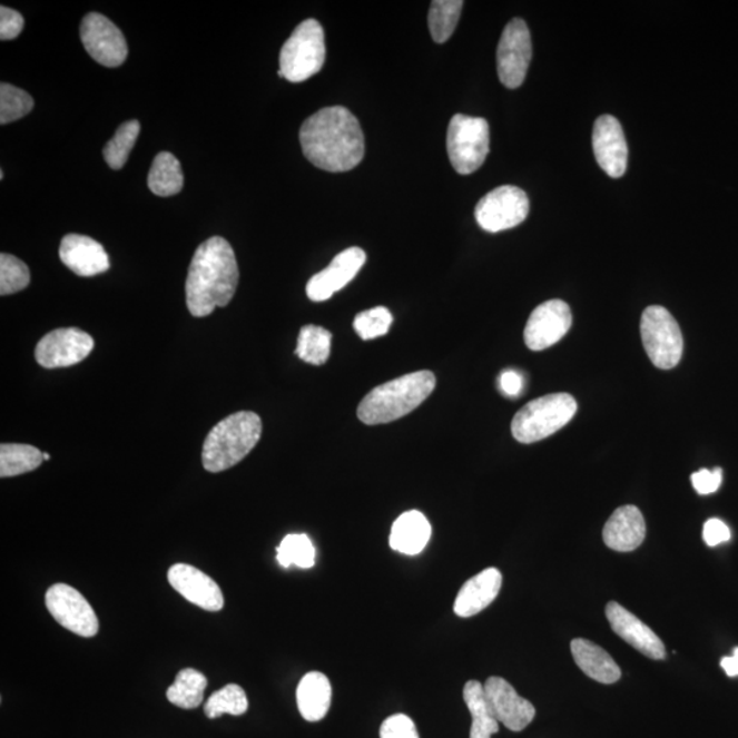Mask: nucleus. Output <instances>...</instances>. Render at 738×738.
Here are the masks:
<instances>
[{"label": "nucleus", "mask_w": 738, "mask_h": 738, "mask_svg": "<svg viewBox=\"0 0 738 738\" xmlns=\"http://www.w3.org/2000/svg\"><path fill=\"white\" fill-rule=\"evenodd\" d=\"M303 152L317 169L351 171L362 164L364 134L357 118L345 107H326L311 116L299 129Z\"/></svg>", "instance_id": "nucleus-1"}, {"label": "nucleus", "mask_w": 738, "mask_h": 738, "mask_svg": "<svg viewBox=\"0 0 738 738\" xmlns=\"http://www.w3.org/2000/svg\"><path fill=\"white\" fill-rule=\"evenodd\" d=\"M239 279L236 254L229 242L213 237L196 249L186 278V305L191 315L204 317L230 304Z\"/></svg>", "instance_id": "nucleus-2"}, {"label": "nucleus", "mask_w": 738, "mask_h": 738, "mask_svg": "<svg viewBox=\"0 0 738 738\" xmlns=\"http://www.w3.org/2000/svg\"><path fill=\"white\" fill-rule=\"evenodd\" d=\"M436 386L431 371H417L377 386L360 402L357 416L364 424L395 422L410 415L430 397Z\"/></svg>", "instance_id": "nucleus-3"}, {"label": "nucleus", "mask_w": 738, "mask_h": 738, "mask_svg": "<svg viewBox=\"0 0 738 738\" xmlns=\"http://www.w3.org/2000/svg\"><path fill=\"white\" fill-rule=\"evenodd\" d=\"M262 431V419L255 412H237L222 420L204 441L203 466L211 473L230 470L255 449Z\"/></svg>", "instance_id": "nucleus-4"}, {"label": "nucleus", "mask_w": 738, "mask_h": 738, "mask_svg": "<svg viewBox=\"0 0 738 738\" xmlns=\"http://www.w3.org/2000/svg\"><path fill=\"white\" fill-rule=\"evenodd\" d=\"M578 412L572 395L557 393L528 402L512 422V434L520 443H535L565 427Z\"/></svg>", "instance_id": "nucleus-5"}, {"label": "nucleus", "mask_w": 738, "mask_h": 738, "mask_svg": "<svg viewBox=\"0 0 738 738\" xmlns=\"http://www.w3.org/2000/svg\"><path fill=\"white\" fill-rule=\"evenodd\" d=\"M326 62L324 31L316 20H305L294 29L291 38L282 47L279 77L291 82L307 81L319 73Z\"/></svg>", "instance_id": "nucleus-6"}, {"label": "nucleus", "mask_w": 738, "mask_h": 738, "mask_svg": "<svg viewBox=\"0 0 738 738\" xmlns=\"http://www.w3.org/2000/svg\"><path fill=\"white\" fill-rule=\"evenodd\" d=\"M490 152V125L484 118L455 114L447 129L450 164L461 176L475 173Z\"/></svg>", "instance_id": "nucleus-7"}, {"label": "nucleus", "mask_w": 738, "mask_h": 738, "mask_svg": "<svg viewBox=\"0 0 738 738\" xmlns=\"http://www.w3.org/2000/svg\"><path fill=\"white\" fill-rule=\"evenodd\" d=\"M641 340L651 363L659 370L675 368L682 357L683 340L680 326L661 305H651L640 323Z\"/></svg>", "instance_id": "nucleus-8"}, {"label": "nucleus", "mask_w": 738, "mask_h": 738, "mask_svg": "<svg viewBox=\"0 0 738 738\" xmlns=\"http://www.w3.org/2000/svg\"><path fill=\"white\" fill-rule=\"evenodd\" d=\"M530 214V200L518 186H500L478 203L476 220L483 230L500 233L523 224Z\"/></svg>", "instance_id": "nucleus-9"}, {"label": "nucleus", "mask_w": 738, "mask_h": 738, "mask_svg": "<svg viewBox=\"0 0 738 738\" xmlns=\"http://www.w3.org/2000/svg\"><path fill=\"white\" fill-rule=\"evenodd\" d=\"M532 59L530 29L521 18L510 21L498 45L496 65L500 80L509 89L523 86Z\"/></svg>", "instance_id": "nucleus-10"}, {"label": "nucleus", "mask_w": 738, "mask_h": 738, "mask_svg": "<svg viewBox=\"0 0 738 738\" xmlns=\"http://www.w3.org/2000/svg\"><path fill=\"white\" fill-rule=\"evenodd\" d=\"M47 610L59 626L81 638H94L99 632V620L88 600L76 588L53 584L46 593Z\"/></svg>", "instance_id": "nucleus-11"}, {"label": "nucleus", "mask_w": 738, "mask_h": 738, "mask_svg": "<svg viewBox=\"0 0 738 738\" xmlns=\"http://www.w3.org/2000/svg\"><path fill=\"white\" fill-rule=\"evenodd\" d=\"M94 347V338L82 329L58 328L40 340L36 346L35 357L45 368L71 367L86 360Z\"/></svg>", "instance_id": "nucleus-12"}, {"label": "nucleus", "mask_w": 738, "mask_h": 738, "mask_svg": "<svg viewBox=\"0 0 738 738\" xmlns=\"http://www.w3.org/2000/svg\"><path fill=\"white\" fill-rule=\"evenodd\" d=\"M81 41L94 61L118 68L128 58V43L116 23L99 13H89L81 22Z\"/></svg>", "instance_id": "nucleus-13"}, {"label": "nucleus", "mask_w": 738, "mask_h": 738, "mask_svg": "<svg viewBox=\"0 0 738 738\" xmlns=\"http://www.w3.org/2000/svg\"><path fill=\"white\" fill-rule=\"evenodd\" d=\"M572 326V312L562 299H550L533 309L524 329V340L531 351L540 352L553 346Z\"/></svg>", "instance_id": "nucleus-14"}, {"label": "nucleus", "mask_w": 738, "mask_h": 738, "mask_svg": "<svg viewBox=\"0 0 738 738\" xmlns=\"http://www.w3.org/2000/svg\"><path fill=\"white\" fill-rule=\"evenodd\" d=\"M365 262H367V255L357 246L341 252L327 268L309 279L307 296L311 302H327L335 293L344 289L356 277Z\"/></svg>", "instance_id": "nucleus-15"}, {"label": "nucleus", "mask_w": 738, "mask_h": 738, "mask_svg": "<svg viewBox=\"0 0 738 738\" xmlns=\"http://www.w3.org/2000/svg\"><path fill=\"white\" fill-rule=\"evenodd\" d=\"M593 154L600 169L611 178H621L628 167V144L620 121L613 116H600L593 125Z\"/></svg>", "instance_id": "nucleus-16"}, {"label": "nucleus", "mask_w": 738, "mask_h": 738, "mask_svg": "<svg viewBox=\"0 0 738 738\" xmlns=\"http://www.w3.org/2000/svg\"><path fill=\"white\" fill-rule=\"evenodd\" d=\"M484 692L498 722L509 730H524L537 716L531 701L521 698L513 686L502 677H490L484 683Z\"/></svg>", "instance_id": "nucleus-17"}, {"label": "nucleus", "mask_w": 738, "mask_h": 738, "mask_svg": "<svg viewBox=\"0 0 738 738\" xmlns=\"http://www.w3.org/2000/svg\"><path fill=\"white\" fill-rule=\"evenodd\" d=\"M167 579L179 596L199 606L200 609L207 611L224 609L225 598L220 587L201 570L186 563H176L169 569Z\"/></svg>", "instance_id": "nucleus-18"}, {"label": "nucleus", "mask_w": 738, "mask_h": 738, "mask_svg": "<svg viewBox=\"0 0 738 738\" xmlns=\"http://www.w3.org/2000/svg\"><path fill=\"white\" fill-rule=\"evenodd\" d=\"M606 617H608L611 629L643 656L651 659L666 658L663 641L631 611L617 602H610L606 608Z\"/></svg>", "instance_id": "nucleus-19"}, {"label": "nucleus", "mask_w": 738, "mask_h": 738, "mask_svg": "<svg viewBox=\"0 0 738 738\" xmlns=\"http://www.w3.org/2000/svg\"><path fill=\"white\" fill-rule=\"evenodd\" d=\"M59 257L78 277H95L110 268L105 246L81 234H68L59 246Z\"/></svg>", "instance_id": "nucleus-20"}, {"label": "nucleus", "mask_w": 738, "mask_h": 738, "mask_svg": "<svg viewBox=\"0 0 738 738\" xmlns=\"http://www.w3.org/2000/svg\"><path fill=\"white\" fill-rule=\"evenodd\" d=\"M502 588V573L495 568L484 569L461 587L454 602V613L470 618L482 613L494 602Z\"/></svg>", "instance_id": "nucleus-21"}, {"label": "nucleus", "mask_w": 738, "mask_h": 738, "mask_svg": "<svg viewBox=\"0 0 738 738\" xmlns=\"http://www.w3.org/2000/svg\"><path fill=\"white\" fill-rule=\"evenodd\" d=\"M646 539V521L636 506L617 509L603 528V540L609 549L629 553L640 548Z\"/></svg>", "instance_id": "nucleus-22"}, {"label": "nucleus", "mask_w": 738, "mask_h": 738, "mask_svg": "<svg viewBox=\"0 0 738 738\" xmlns=\"http://www.w3.org/2000/svg\"><path fill=\"white\" fill-rule=\"evenodd\" d=\"M432 535L430 521L422 512L410 510L394 521L390 532V548L405 555H417L429 544Z\"/></svg>", "instance_id": "nucleus-23"}, {"label": "nucleus", "mask_w": 738, "mask_h": 738, "mask_svg": "<svg viewBox=\"0 0 738 738\" xmlns=\"http://www.w3.org/2000/svg\"><path fill=\"white\" fill-rule=\"evenodd\" d=\"M333 688L327 676L321 671L305 675L297 687L298 711L305 721L319 722L332 706Z\"/></svg>", "instance_id": "nucleus-24"}, {"label": "nucleus", "mask_w": 738, "mask_h": 738, "mask_svg": "<svg viewBox=\"0 0 738 738\" xmlns=\"http://www.w3.org/2000/svg\"><path fill=\"white\" fill-rule=\"evenodd\" d=\"M575 665L584 673L602 683H614L621 678V669L608 652L590 640L574 639L570 644Z\"/></svg>", "instance_id": "nucleus-25"}, {"label": "nucleus", "mask_w": 738, "mask_h": 738, "mask_svg": "<svg viewBox=\"0 0 738 738\" xmlns=\"http://www.w3.org/2000/svg\"><path fill=\"white\" fill-rule=\"evenodd\" d=\"M464 701L472 717L470 738H491L500 731V722L492 712L482 683L468 681L464 687Z\"/></svg>", "instance_id": "nucleus-26"}, {"label": "nucleus", "mask_w": 738, "mask_h": 738, "mask_svg": "<svg viewBox=\"0 0 738 738\" xmlns=\"http://www.w3.org/2000/svg\"><path fill=\"white\" fill-rule=\"evenodd\" d=\"M148 188L160 197L178 195L184 188L181 164L170 152L156 155L151 171L148 174Z\"/></svg>", "instance_id": "nucleus-27"}, {"label": "nucleus", "mask_w": 738, "mask_h": 738, "mask_svg": "<svg viewBox=\"0 0 738 738\" xmlns=\"http://www.w3.org/2000/svg\"><path fill=\"white\" fill-rule=\"evenodd\" d=\"M207 677L195 669L179 671L173 686L167 689V700L184 710H194L203 703Z\"/></svg>", "instance_id": "nucleus-28"}, {"label": "nucleus", "mask_w": 738, "mask_h": 738, "mask_svg": "<svg viewBox=\"0 0 738 738\" xmlns=\"http://www.w3.org/2000/svg\"><path fill=\"white\" fill-rule=\"evenodd\" d=\"M45 453L31 445L3 443L0 446V478H13L32 472L43 464Z\"/></svg>", "instance_id": "nucleus-29"}, {"label": "nucleus", "mask_w": 738, "mask_h": 738, "mask_svg": "<svg viewBox=\"0 0 738 738\" xmlns=\"http://www.w3.org/2000/svg\"><path fill=\"white\" fill-rule=\"evenodd\" d=\"M333 335L328 329L308 324L299 332L296 353L303 362L312 365H323L327 363L329 353H332Z\"/></svg>", "instance_id": "nucleus-30"}, {"label": "nucleus", "mask_w": 738, "mask_h": 738, "mask_svg": "<svg viewBox=\"0 0 738 738\" xmlns=\"http://www.w3.org/2000/svg\"><path fill=\"white\" fill-rule=\"evenodd\" d=\"M464 2L461 0H435L431 3L429 28L436 43H446L457 27Z\"/></svg>", "instance_id": "nucleus-31"}, {"label": "nucleus", "mask_w": 738, "mask_h": 738, "mask_svg": "<svg viewBox=\"0 0 738 738\" xmlns=\"http://www.w3.org/2000/svg\"><path fill=\"white\" fill-rule=\"evenodd\" d=\"M277 560L279 565L286 569L292 565L302 569L314 568L316 562L315 545L305 533H291L278 545Z\"/></svg>", "instance_id": "nucleus-32"}, {"label": "nucleus", "mask_w": 738, "mask_h": 738, "mask_svg": "<svg viewBox=\"0 0 738 738\" xmlns=\"http://www.w3.org/2000/svg\"><path fill=\"white\" fill-rule=\"evenodd\" d=\"M248 696L244 689L237 683H229L211 695L204 706V712L209 719L219 718L224 714L238 717L248 711Z\"/></svg>", "instance_id": "nucleus-33"}, {"label": "nucleus", "mask_w": 738, "mask_h": 738, "mask_svg": "<svg viewBox=\"0 0 738 738\" xmlns=\"http://www.w3.org/2000/svg\"><path fill=\"white\" fill-rule=\"evenodd\" d=\"M140 135V122L128 121L119 126L117 134L106 144L104 156L107 165L112 170H121L128 161L131 149H134Z\"/></svg>", "instance_id": "nucleus-34"}, {"label": "nucleus", "mask_w": 738, "mask_h": 738, "mask_svg": "<svg viewBox=\"0 0 738 738\" xmlns=\"http://www.w3.org/2000/svg\"><path fill=\"white\" fill-rule=\"evenodd\" d=\"M32 96L21 88L2 82L0 86V124L8 125L28 116L33 110Z\"/></svg>", "instance_id": "nucleus-35"}, {"label": "nucleus", "mask_w": 738, "mask_h": 738, "mask_svg": "<svg viewBox=\"0 0 738 738\" xmlns=\"http://www.w3.org/2000/svg\"><path fill=\"white\" fill-rule=\"evenodd\" d=\"M31 284V273L26 263L9 254L0 255V294L10 296Z\"/></svg>", "instance_id": "nucleus-36"}, {"label": "nucleus", "mask_w": 738, "mask_h": 738, "mask_svg": "<svg viewBox=\"0 0 738 738\" xmlns=\"http://www.w3.org/2000/svg\"><path fill=\"white\" fill-rule=\"evenodd\" d=\"M392 324V312L385 307H376L354 317L353 327L360 338L371 341L386 335Z\"/></svg>", "instance_id": "nucleus-37"}, {"label": "nucleus", "mask_w": 738, "mask_h": 738, "mask_svg": "<svg viewBox=\"0 0 738 738\" xmlns=\"http://www.w3.org/2000/svg\"><path fill=\"white\" fill-rule=\"evenodd\" d=\"M381 738H420L413 719L405 714H394L381 726Z\"/></svg>", "instance_id": "nucleus-38"}, {"label": "nucleus", "mask_w": 738, "mask_h": 738, "mask_svg": "<svg viewBox=\"0 0 738 738\" xmlns=\"http://www.w3.org/2000/svg\"><path fill=\"white\" fill-rule=\"evenodd\" d=\"M23 29V17L13 9L0 8V39L13 40Z\"/></svg>", "instance_id": "nucleus-39"}, {"label": "nucleus", "mask_w": 738, "mask_h": 738, "mask_svg": "<svg viewBox=\"0 0 738 738\" xmlns=\"http://www.w3.org/2000/svg\"><path fill=\"white\" fill-rule=\"evenodd\" d=\"M724 472L721 468H716L714 471L701 470L693 473L692 484L700 495H708L716 492L722 484Z\"/></svg>", "instance_id": "nucleus-40"}, {"label": "nucleus", "mask_w": 738, "mask_h": 738, "mask_svg": "<svg viewBox=\"0 0 738 738\" xmlns=\"http://www.w3.org/2000/svg\"><path fill=\"white\" fill-rule=\"evenodd\" d=\"M730 538L731 532L724 521L711 519L705 524L703 539L710 548H716L718 544L729 542Z\"/></svg>", "instance_id": "nucleus-41"}, {"label": "nucleus", "mask_w": 738, "mask_h": 738, "mask_svg": "<svg viewBox=\"0 0 738 738\" xmlns=\"http://www.w3.org/2000/svg\"><path fill=\"white\" fill-rule=\"evenodd\" d=\"M500 387L501 392L505 394L506 397H519L524 387L523 375L514 370L503 371L500 376Z\"/></svg>", "instance_id": "nucleus-42"}, {"label": "nucleus", "mask_w": 738, "mask_h": 738, "mask_svg": "<svg viewBox=\"0 0 738 738\" xmlns=\"http://www.w3.org/2000/svg\"><path fill=\"white\" fill-rule=\"evenodd\" d=\"M722 669L729 677L738 676V647L735 648L734 657H726L721 661Z\"/></svg>", "instance_id": "nucleus-43"}, {"label": "nucleus", "mask_w": 738, "mask_h": 738, "mask_svg": "<svg viewBox=\"0 0 738 738\" xmlns=\"http://www.w3.org/2000/svg\"><path fill=\"white\" fill-rule=\"evenodd\" d=\"M43 455H45V461L50 460V454L45 453Z\"/></svg>", "instance_id": "nucleus-44"}]
</instances>
